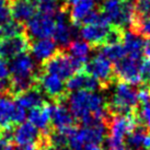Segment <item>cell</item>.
<instances>
[{
	"instance_id": "1f68e13d",
	"label": "cell",
	"mask_w": 150,
	"mask_h": 150,
	"mask_svg": "<svg viewBox=\"0 0 150 150\" xmlns=\"http://www.w3.org/2000/svg\"><path fill=\"white\" fill-rule=\"evenodd\" d=\"M10 96V81L9 79L0 80V96Z\"/></svg>"
},
{
	"instance_id": "d590c367",
	"label": "cell",
	"mask_w": 150,
	"mask_h": 150,
	"mask_svg": "<svg viewBox=\"0 0 150 150\" xmlns=\"http://www.w3.org/2000/svg\"><path fill=\"white\" fill-rule=\"evenodd\" d=\"M38 150H56L50 144H44L42 146H38Z\"/></svg>"
},
{
	"instance_id": "f1b7e54d",
	"label": "cell",
	"mask_w": 150,
	"mask_h": 150,
	"mask_svg": "<svg viewBox=\"0 0 150 150\" xmlns=\"http://www.w3.org/2000/svg\"><path fill=\"white\" fill-rule=\"evenodd\" d=\"M10 78V68L7 60L0 57V80H6Z\"/></svg>"
},
{
	"instance_id": "f35d334b",
	"label": "cell",
	"mask_w": 150,
	"mask_h": 150,
	"mask_svg": "<svg viewBox=\"0 0 150 150\" xmlns=\"http://www.w3.org/2000/svg\"><path fill=\"white\" fill-rule=\"evenodd\" d=\"M4 4H8V0H0V7Z\"/></svg>"
},
{
	"instance_id": "836d02e7",
	"label": "cell",
	"mask_w": 150,
	"mask_h": 150,
	"mask_svg": "<svg viewBox=\"0 0 150 150\" xmlns=\"http://www.w3.org/2000/svg\"><path fill=\"white\" fill-rule=\"evenodd\" d=\"M38 142H36V144H31V145H26V146L20 147L19 150H38Z\"/></svg>"
},
{
	"instance_id": "44dd1931",
	"label": "cell",
	"mask_w": 150,
	"mask_h": 150,
	"mask_svg": "<svg viewBox=\"0 0 150 150\" xmlns=\"http://www.w3.org/2000/svg\"><path fill=\"white\" fill-rule=\"evenodd\" d=\"M148 129L142 125H138L132 133L127 136L126 148L128 150H142L144 139L146 137Z\"/></svg>"
},
{
	"instance_id": "e575fe53",
	"label": "cell",
	"mask_w": 150,
	"mask_h": 150,
	"mask_svg": "<svg viewBox=\"0 0 150 150\" xmlns=\"http://www.w3.org/2000/svg\"><path fill=\"white\" fill-rule=\"evenodd\" d=\"M83 150H103L102 146H99V145H87L84 146Z\"/></svg>"
},
{
	"instance_id": "4fadbf2b",
	"label": "cell",
	"mask_w": 150,
	"mask_h": 150,
	"mask_svg": "<svg viewBox=\"0 0 150 150\" xmlns=\"http://www.w3.org/2000/svg\"><path fill=\"white\" fill-rule=\"evenodd\" d=\"M41 137V132L30 122H23L14 127L12 132V142L18 147L36 144Z\"/></svg>"
},
{
	"instance_id": "cb8c5ba5",
	"label": "cell",
	"mask_w": 150,
	"mask_h": 150,
	"mask_svg": "<svg viewBox=\"0 0 150 150\" xmlns=\"http://www.w3.org/2000/svg\"><path fill=\"white\" fill-rule=\"evenodd\" d=\"M100 54L105 56L108 60L111 62H118L121 59L125 58L127 56L126 50L123 44H116V45H104L101 46L100 48Z\"/></svg>"
},
{
	"instance_id": "8992f818",
	"label": "cell",
	"mask_w": 150,
	"mask_h": 150,
	"mask_svg": "<svg viewBox=\"0 0 150 150\" xmlns=\"http://www.w3.org/2000/svg\"><path fill=\"white\" fill-rule=\"evenodd\" d=\"M25 110L14 102L12 96H0V127L4 132H13L17 125L25 120Z\"/></svg>"
},
{
	"instance_id": "d6986e66",
	"label": "cell",
	"mask_w": 150,
	"mask_h": 150,
	"mask_svg": "<svg viewBox=\"0 0 150 150\" xmlns=\"http://www.w3.org/2000/svg\"><path fill=\"white\" fill-rule=\"evenodd\" d=\"M123 45L125 47L127 56L132 57L134 59H142V55L144 53V45L145 40L136 34L129 32H125Z\"/></svg>"
},
{
	"instance_id": "9a60e30c",
	"label": "cell",
	"mask_w": 150,
	"mask_h": 150,
	"mask_svg": "<svg viewBox=\"0 0 150 150\" xmlns=\"http://www.w3.org/2000/svg\"><path fill=\"white\" fill-rule=\"evenodd\" d=\"M9 8L14 21L26 24L38 11L34 0H10Z\"/></svg>"
},
{
	"instance_id": "f546056e",
	"label": "cell",
	"mask_w": 150,
	"mask_h": 150,
	"mask_svg": "<svg viewBox=\"0 0 150 150\" xmlns=\"http://www.w3.org/2000/svg\"><path fill=\"white\" fill-rule=\"evenodd\" d=\"M10 18L11 17V11L9 8L8 4H4L0 7V25L7 23L8 21H10Z\"/></svg>"
},
{
	"instance_id": "603a6c76",
	"label": "cell",
	"mask_w": 150,
	"mask_h": 150,
	"mask_svg": "<svg viewBox=\"0 0 150 150\" xmlns=\"http://www.w3.org/2000/svg\"><path fill=\"white\" fill-rule=\"evenodd\" d=\"M24 33H26V26L21 22L10 20L7 23L0 25V38H12Z\"/></svg>"
},
{
	"instance_id": "3957f363",
	"label": "cell",
	"mask_w": 150,
	"mask_h": 150,
	"mask_svg": "<svg viewBox=\"0 0 150 150\" xmlns=\"http://www.w3.org/2000/svg\"><path fill=\"white\" fill-rule=\"evenodd\" d=\"M106 105L112 115H124L136 112L138 105L137 89L126 82L116 81L115 92Z\"/></svg>"
},
{
	"instance_id": "277c9868",
	"label": "cell",
	"mask_w": 150,
	"mask_h": 150,
	"mask_svg": "<svg viewBox=\"0 0 150 150\" xmlns=\"http://www.w3.org/2000/svg\"><path fill=\"white\" fill-rule=\"evenodd\" d=\"M82 70L94 77L99 81L101 89H108L117 81L114 72V65L100 53L89 60Z\"/></svg>"
},
{
	"instance_id": "e0dca14e",
	"label": "cell",
	"mask_w": 150,
	"mask_h": 150,
	"mask_svg": "<svg viewBox=\"0 0 150 150\" xmlns=\"http://www.w3.org/2000/svg\"><path fill=\"white\" fill-rule=\"evenodd\" d=\"M58 50L57 44L54 40L50 38H44V40H38L33 41L31 45V52L34 55V57L42 64L50 58Z\"/></svg>"
},
{
	"instance_id": "d4e9b609",
	"label": "cell",
	"mask_w": 150,
	"mask_h": 150,
	"mask_svg": "<svg viewBox=\"0 0 150 150\" xmlns=\"http://www.w3.org/2000/svg\"><path fill=\"white\" fill-rule=\"evenodd\" d=\"M38 11L41 13H46V14H54L56 10L59 9L58 0H34Z\"/></svg>"
},
{
	"instance_id": "5bb4252c",
	"label": "cell",
	"mask_w": 150,
	"mask_h": 150,
	"mask_svg": "<svg viewBox=\"0 0 150 150\" xmlns=\"http://www.w3.org/2000/svg\"><path fill=\"white\" fill-rule=\"evenodd\" d=\"M52 108L53 103L45 102L38 108L30 110L29 122L41 133H48L52 130Z\"/></svg>"
},
{
	"instance_id": "5b68a950",
	"label": "cell",
	"mask_w": 150,
	"mask_h": 150,
	"mask_svg": "<svg viewBox=\"0 0 150 150\" xmlns=\"http://www.w3.org/2000/svg\"><path fill=\"white\" fill-rule=\"evenodd\" d=\"M40 69L44 72L57 76L62 80H68L76 74L70 54L65 48H58L50 58L41 64Z\"/></svg>"
},
{
	"instance_id": "30bf717a",
	"label": "cell",
	"mask_w": 150,
	"mask_h": 150,
	"mask_svg": "<svg viewBox=\"0 0 150 150\" xmlns=\"http://www.w3.org/2000/svg\"><path fill=\"white\" fill-rule=\"evenodd\" d=\"M79 127L74 115L71 114L70 110L65 105V102L62 103H53L52 108V128L66 134L69 136Z\"/></svg>"
},
{
	"instance_id": "ba28073f",
	"label": "cell",
	"mask_w": 150,
	"mask_h": 150,
	"mask_svg": "<svg viewBox=\"0 0 150 150\" xmlns=\"http://www.w3.org/2000/svg\"><path fill=\"white\" fill-rule=\"evenodd\" d=\"M26 33L33 42L34 40L50 38L54 35L55 20L52 14L36 12L26 24Z\"/></svg>"
},
{
	"instance_id": "83f0119b",
	"label": "cell",
	"mask_w": 150,
	"mask_h": 150,
	"mask_svg": "<svg viewBox=\"0 0 150 150\" xmlns=\"http://www.w3.org/2000/svg\"><path fill=\"white\" fill-rule=\"evenodd\" d=\"M140 76L144 84L150 86V59L146 58L140 63Z\"/></svg>"
},
{
	"instance_id": "74e56055",
	"label": "cell",
	"mask_w": 150,
	"mask_h": 150,
	"mask_svg": "<svg viewBox=\"0 0 150 150\" xmlns=\"http://www.w3.org/2000/svg\"><path fill=\"white\" fill-rule=\"evenodd\" d=\"M108 150H128L126 148L125 145H121V146H117V147H113V148H110Z\"/></svg>"
},
{
	"instance_id": "d6a6232c",
	"label": "cell",
	"mask_w": 150,
	"mask_h": 150,
	"mask_svg": "<svg viewBox=\"0 0 150 150\" xmlns=\"http://www.w3.org/2000/svg\"><path fill=\"white\" fill-rule=\"evenodd\" d=\"M144 54L146 58L150 59V40H146L145 45H144Z\"/></svg>"
},
{
	"instance_id": "ffe728a7",
	"label": "cell",
	"mask_w": 150,
	"mask_h": 150,
	"mask_svg": "<svg viewBox=\"0 0 150 150\" xmlns=\"http://www.w3.org/2000/svg\"><path fill=\"white\" fill-rule=\"evenodd\" d=\"M129 28L132 33L142 36L144 40H150V14L139 16L135 12Z\"/></svg>"
},
{
	"instance_id": "7c38bea8",
	"label": "cell",
	"mask_w": 150,
	"mask_h": 150,
	"mask_svg": "<svg viewBox=\"0 0 150 150\" xmlns=\"http://www.w3.org/2000/svg\"><path fill=\"white\" fill-rule=\"evenodd\" d=\"M111 24L108 23H96L81 26L80 34L84 41L90 45L92 50H99L104 45L105 38L108 35Z\"/></svg>"
},
{
	"instance_id": "6da1fadb",
	"label": "cell",
	"mask_w": 150,
	"mask_h": 150,
	"mask_svg": "<svg viewBox=\"0 0 150 150\" xmlns=\"http://www.w3.org/2000/svg\"><path fill=\"white\" fill-rule=\"evenodd\" d=\"M138 125L139 123H138L136 112L124 114V115H121V114L111 115L108 121L106 122L108 136H106L105 142L108 149L123 145L125 137H127Z\"/></svg>"
},
{
	"instance_id": "52a82bcc",
	"label": "cell",
	"mask_w": 150,
	"mask_h": 150,
	"mask_svg": "<svg viewBox=\"0 0 150 150\" xmlns=\"http://www.w3.org/2000/svg\"><path fill=\"white\" fill-rule=\"evenodd\" d=\"M36 84L45 96L52 99L53 103L66 102L67 98L69 96V92L67 91L64 80L57 76L44 72L41 69H38L36 76Z\"/></svg>"
},
{
	"instance_id": "484cf974",
	"label": "cell",
	"mask_w": 150,
	"mask_h": 150,
	"mask_svg": "<svg viewBox=\"0 0 150 150\" xmlns=\"http://www.w3.org/2000/svg\"><path fill=\"white\" fill-rule=\"evenodd\" d=\"M137 120L139 125L146 127L147 129H150V103L149 104L142 105V108L136 111Z\"/></svg>"
},
{
	"instance_id": "4dcf8cb0",
	"label": "cell",
	"mask_w": 150,
	"mask_h": 150,
	"mask_svg": "<svg viewBox=\"0 0 150 150\" xmlns=\"http://www.w3.org/2000/svg\"><path fill=\"white\" fill-rule=\"evenodd\" d=\"M0 150H17L16 145L12 142L11 139H8L6 137L0 138Z\"/></svg>"
},
{
	"instance_id": "8d00e7d4",
	"label": "cell",
	"mask_w": 150,
	"mask_h": 150,
	"mask_svg": "<svg viewBox=\"0 0 150 150\" xmlns=\"http://www.w3.org/2000/svg\"><path fill=\"white\" fill-rule=\"evenodd\" d=\"M77 1H78V0H63L62 4H67V6H70V7H72V6L77 2Z\"/></svg>"
},
{
	"instance_id": "8fae6325",
	"label": "cell",
	"mask_w": 150,
	"mask_h": 150,
	"mask_svg": "<svg viewBox=\"0 0 150 150\" xmlns=\"http://www.w3.org/2000/svg\"><path fill=\"white\" fill-rule=\"evenodd\" d=\"M32 41L28 33L12 36V38H0V57L11 60L19 55L31 52Z\"/></svg>"
},
{
	"instance_id": "9c48e42d",
	"label": "cell",
	"mask_w": 150,
	"mask_h": 150,
	"mask_svg": "<svg viewBox=\"0 0 150 150\" xmlns=\"http://www.w3.org/2000/svg\"><path fill=\"white\" fill-rule=\"evenodd\" d=\"M142 60L134 59L129 56L121 59L114 65V72L117 81H123L132 86H137L142 82L140 76Z\"/></svg>"
},
{
	"instance_id": "ac0fdd59",
	"label": "cell",
	"mask_w": 150,
	"mask_h": 150,
	"mask_svg": "<svg viewBox=\"0 0 150 150\" xmlns=\"http://www.w3.org/2000/svg\"><path fill=\"white\" fill-rule=\"evenodd\" d=\"M96 7V0H78L70 9L69 20L71 25L75 28H79L81 25V21L88 13L94 10Z\"/></svg>"
},
{
	"instance_id": "7402d4cb",
	"label": "cell",
	"mask_w": 150,
	"mask_h": 150,
	"mask_svg": "<svg viewBox=\"0 0 150 150\" xmlns=\"http://www.w3.org/2000/svg\"><path fill=\"white\" fill-rule=\"evenodd\" d=\"M67 50H69V54H70L71 57H74L76 59H79V60H82L84 63H88V55L90 53L91 47L88 44L87 42H83V41H79V40H75L69 44L68 48Z\"/></svg>"
},
{
	"instance_id": "7a4b0ae2",
	"label": "cell",
	"mask_w": 150,
	"mask_h": 150,
	"mask_svg": "<svg viewBox=\"0 0 150 150\" xmlns=\"http://www.w3.org/2000/svg\"><path fill=\"white\" fill-rule=\"evenodd\" d=\"M99 11L108 24L125 28L135 14V0H102Z\"/></svg>"
},
{
	"instance_id": "2e32d148",
	"label": "cell",
	"mask_w": 150,
	"mask_h": 150,
	"mask_svg": "<svg viewBox=\"0 0 150 150\" xmlns=\"http://www.w3.org/2000/svg\"><path fill=\"white\" fill-rule=\"evenodd\" d=\"M13 100L19 106H21L24 110L25 108L32 110V108H38L45 103L44 98H43V92L38 87V84H35L34 87L26 91L22 92L21 94L17 96Z\"/></svg>"
},
{
	"instance_id": "4316f807",
	"label": "cell",
	"mask_w": 150,
	"mask_h": 150,
	"mask_svg": "<svg viewBox=\"0 0 150 150\" xmlns=\"http://www.w3.org/2000/svg\"><path fill=\"white\" fill-rule=\"evenodd\" d=\"M137 98H138V103H140L142 105L149 104L150 103V86L142 83V86H140V88L137 89Z\"/></svg>"
},
{
	"instance_id": "ab89813d",
	"label": "cell",
	"mask_w": 150,
	"mask_h": 150,
	"mask_svg": "<svg viewBox=\"0 0 150 150\" xmlns=\"http://www.w3.org/2000/svg\"><path fill=\"white\" fill-rule=\"evenodd\" d=\"M2 136H4V129L0 127V138L2 137Z\"/></svg>"
}]
</instances>
